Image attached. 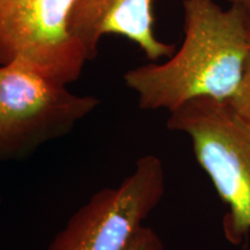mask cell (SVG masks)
I'll return each mask as SVG.
<instances>
[{
  "label": "cell",
  "mask_w": 250,
  "mask_h": 250,
  "mask_svg": "<svg viewBox=\"0 0 250 250\" xmlns=\"http://www.w3.org/2000/svg\"><path fill=\"white\" fill-rule=\"evenodd\" d=\"M184 40L162 64L124 74L144 110L173 111L189 100H228L241 80L250 52L249 14L240 6L223 9L214 0H184Z\"/></svg>",
  "instance_id": "obj_1"
},
{
  "label": "cell",
  "mask_w": 250,
  "mask_h": 250,
  "mask_svg": "<svg viewBox=\"0 0 250 250\" xmlns=\"http://www.w3.org/2000/svg\"><path fill=\"white\" fill-rule=\"evenodd\" d=\"M167 127L191 140L197 162L228 206L225 237L241 245L250 233V125L226 100L201 96L170 111Z\"/></svg>",
  "instance_id": "obj_2"
},
{
  "label": "cell",
  "mask_w": 250,
  "mask_h": 250,
  "mask_svg": "<svg viewBox=\"0 0 250 250\" xmlns=\"http://www.w3.org/2000/svg\"><path fill=\"white\" fill-rule=\"evenodd\" d=\"M22 61L0 66V160H22L65 136L100 104Z\"/></svg>",
  "instance_id": "obj_3"
},
{
  "label": "cell",
  "mask_w": 250,
  "mask_h": 250,
  "mask_svg": "<svg viewBox=\"0 0 250 250\" xmlns=\"http://www.w3.org/2000/svg\"><path fill=\"white\" fill-rule=\"evenodd\" d=\"M165 192L161 159L144 155L120 186L100 190L78 208L48 250H125Z\"/></svg>",
  "instance_id": "obj_4"
},
{
  "label": "cell",
  "mask_w": 250,
  "mask_h": 250,
  "mask_svg": "<svg viewBox=\"0 0 250 250\" xmlns=\"http://www.w3.org/2000/svg\"><path fill=\"white\" fill-rule=\"evenodd\" d=\"M74 0H0V66L22 61L62 85L74 83L88 57L68 31Z\"/></svg>",
  "instance_id": "obj_5"
},
{
  "label": "cell",
  "mask_w": 250,
  "mask_h": 250,
  "mask_svg": "<svg viewBox=\"0 0 250 250\" xmlns=\"http://www.w3.org/2000/svg\"><path fill=\"white\" fill-rule=\"evenodd\" d=\"M152 0H74L67 27L85 49L88 61L98 55L104 35L116 34L136 43L149 61L174 54V44L156 39Z\"/></svg>",
  "instance_id": "obj_6"
},
{
  "label": "cell",
  "mask_w": 250,
  "mask_h": 250,
  "mask_svg": "<svg viewBox=\"0 0 250 250\" xmlns=\"http://www.w3.org/2000/svg\"><path fill=\"white\" fill-rule=\"evenodd\" d=\"M233 110L250 125V52L246 61L239 86L232 96L226 100Z\"/></svg>",
  "instance_id": "obj_7"
},
{
  "label": "cell",
  "mask_w": 250,
  "mask_h": 250,
  "mask_svg": "<svg viewBox=\"0 0 250 250\" xmlns=\"http://www.w3.org/2000/svg\"><path fill=\"white\" fill-rule=\"evenodd\" d=\"M125 250H166V247L159 234L144 225Z\"/></svg>",
  "instance_id": "obj_8"
},
{
  "label": "cell",
  "mask_w": 250,
  "mask_h": 250,
  "mask_svg": "<svg viewBox=\"0 0 250 250\" xmlns=\"http://www.w3.org/2000/svg\"><path fill=\"white\" fill-rule=\"evenodd\" d=\"M225 1L230 2L232 5L240 6V7L246 9L247 13L249 14V18H250V0H225Z\"/></svg>",
  "instance_id": "obj_9"
},
{
  "label": "cell",
  "mask_w": 250,
  "mask_h": 250,
  "mask_svg": "<svg viewBox=\"0 0 250 250\" xmlns=\"http://www.w3.org/2000/svg\"><path fill=\"white\" fill-rule=\"evenodd\" d=\"M248 39H249V44H250V18L248 20Z\"/></svg>",
  "instance_id": "obj_10"
}]
</instances>
